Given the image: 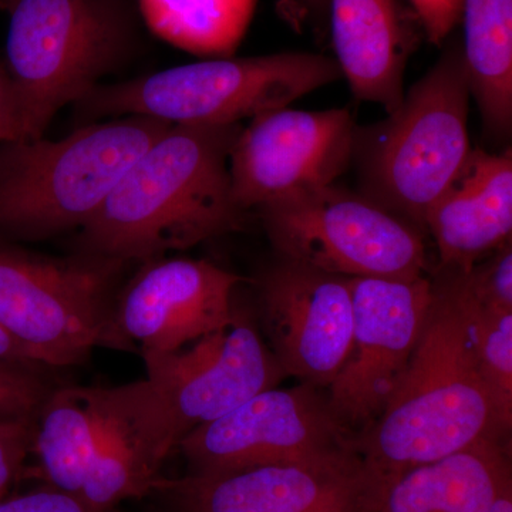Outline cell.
<instances>
[{"label":"cell","mask_w":512,"mask_h":512,"mask_svg":"<svg viewBox=\"0 0 512 512\" xmlns=\"http://www.w3.org/2000/svg\"><path fill=\"white\" fill-rule=\"evenodd\" d=\"M47 394L32 367L0 362V419L35 416Z\"/></svg>","instance_id":"25"},{"label":"cell","mask_w":512,"mask_h":512,"mask_svg":"<svg viewBox=\"0 0 512 512\" xmlns=\"http://www.w3.org/2000/svg\"><path fill=\"white\" fill-rule=\"evenodd\" d=\"M107 387H64L39 409L32 451L47 484L79 495L106 413Z\"/></svg>","instance_id":"20"},{"label":"cell","mask_w":512,"mask_h":512,"mask_svg":"<svg viewBox=\"0 0 512 512\" xmlns=\"http://www.w3.org/2000/svg\"><path fill=\"white\" fill-rule=\"evenodd\" d=\"M141 356L177 447L191 431L286 377L251 320L237 309L227 325L177 352Z\"/></svg>","instance_id":"11"},{"label":"cell","mask_w":512,"mask_h":512,"mask_svg":"<svg viewBox=\"0 0 512 512\" xmlns=\"http://www.w3.org/2000/svg\"><path fill=\"white\" fill-rule=\"evenodd\" d=\"M461 19L471 96L488 136L504 140L512 130V0H464Z\"/></svg>","instance_id":"21"},{"label":"cell","mask_w":512,"mask_h":512,"mask_svg":"<svg viewBox=\"0 0 512 512\" xmlns=\"http://www.w3.org/2000/svg\"><path fill=\"white\" fill-rule=\"evenodd\" d=\"M262 323L286 376L328 389L352 345L348 278L279 258L258 281Z\"/></svg>","instance_id":"14"},{"label":"cell","mask_w":512,"mask_h":512,"mask_svg":"<svg viewBox=\"0 0 512 512\" xmlns=\"http://www.w3.org/2000/svg\"><path fill=\"white\" fill-rule=\"evenodd\" d=\"M239 282L207 261L147 262L117 299V326L141 355L177 352L231 322Z\"/></svg>","instance_id":"15"},{"label":"cell","mask_w":512,"mask_h":512,"mask_svg":"<svg viewBox=\"0 0 512 512\" xmlns=\"http://www.w3.org/2000/svg\"><path fill=\"white\" fill-rule=\"evenodd\" d=\"M302 2L313 10H322L329 5V0H302Z\"/></svg>","instance_id":"32"},{"label":"cell","mask_w":512,"mask_h":512,"mask_svg":"<svg viewBox=\"0 0 512 512\" xmlns=\"http://www.w3.org/2000/svg\"><path fill=\"white\" fill-rule=\"evenodd\" d=\"M490 512H512V488H508L498 497Z\"/></svg>","instance_id":"31"},{"label":"cell","mask_w":512,"mask_h":512,"mask_svg":"<svg viewBox=\"0 0 512 512\" xmlns=\"http://www.w3.org/2000/svg\"><path fill=\"white\" fill-rule=\"evenodd\" d=\"M0 362L29 367L40 365L36 356L3 328H0Z\"/></svg>","instance_id":"30"},{"label":"cell","mask_w":512,"mask_h":512,"mask_svg":"<svg viewBox=\"0 0 512 512\" xmlns=\"http://www.w3.org/2000/svg\"><path fill=\"white\" fill-rule=\"evenodd\" d=\"M333 49L357 100L387 114L404 99V72L414 37L399 0H329Z\"/></svg>","instance_id":"18"},{"label":"cell","mask_w":512,"mask_h":512,"mask_svg":"<svg viewBox=\"0 0 512 512\" xmlns=\"http://www.w3.org/2000/svg\"><path fill=\"white\" fill-rule=\"evenodd\" d=\"M387 485L360 457L325 466L281 464L221 476L160 477L153 493L184 512H376Z\"/></svg>","instance_id":"13"},{"label":"cell","mask_w":512,"mask_h":512,"mask_svg":"<svg viewBox=\"0 0 512 512\" xmlns=\"http://www.w3.org/2000/svg\"><path fill=\"white\" fill-rule=\"evenodd\" d=\"M440 268L467 271L511 241L512 156L473 150L457 180L424 218Z\"/></svg>","instance_id":"17"},{"label":"cell","mask_w":512,"mask_h":512,"mask_svg":"<svg viewBox=\"0 0 512 512\" xmlns=\"http://www.w3.org/2000/svg\"><path fill=\"white\" fill-rule=\"evenodd\" d=\"M258 212L279 258L342 278L426 275L419 229L360 192L323 185L269 202Z\"/></svg>","instance_id":"8"},{"label":"cell","mask_w":512,"mask_h":512,"mask_svg":"<svg viewBox=\"0 0 512 512\" xmlns=\"http://www.w3.org/2000/svg\"><path fill=\"white\" fill-rule=\"evenodd\" d=\"M8 0H0V6H5Z\"/></svg>","instance_id":"33"},{"label":"cell","mask_w":512,"mask_h":512,"mask_svg":"<svg viewBox=\"0 0 512 512\" xmlns=\"http://www.w3.org/2000/svg\"><path fill=\"white\" fill-rule=\"evenodd\" d=\"M342 79L332 57L309 52L221 57L99 84L80 104L89 116H144L168 124L222 126L285 109Z\"/></svg>","instance_id":"5"},{"label":"cell","mask_w":512,"mask_h":512,"mask_svg":"<svg viewBox=\"0 0 512 512\" xmlns=\"http://www.w3.org/2000/svg\"><path fill=\"white\" fill-rule=\"evenodd\" d=\"M123 262L52 258L0 244V328L43 366L80 365L93 349L134 350L111 298Z\"/></svg>","instance_id":"7"},{"label":"cell","mask_w":512,"mask_h":512,"mask_svg":"<svg viewBox=\"0 0 512 512\" xmlns=\"http://www.w3.org/2000/svg\"><path fill=\"white\" fill-rule=\"evenodd\" d=\"M508 488L507 450L501 441L485 439L394 478L376 512H490Z\"/></svg>","instance_id":"19"},{"label":"cell","mask_w":512,"mask_h":512,"mask_svg":"<svg viewBox=\"0 0 512 512\" xmlns=\"http://www.w3.org/2000/svg\"><path fill=\"white\" fill-rule=\"evenodd\" d=\"M464 0H410L424 32L433 45H441L461 19Z\"/></svg>","instance_id":"28"},{"label":"cell","mask_w":512,"mask_h":512,"mask_svg":"<svg viewBox=\"0 0 512 512\" xmlns=\"http://www.w3.org/2000/svg\"><path fill=\"white\" fill-rule=\"evenodd\" d=\"M460 271L467 291L478 305L493 311L512 312L511 241L495 249L485 261Z\"/></svg>","instance_id":"24"},{"label":"cell","mask_w":512,"mask_h":512,"mask_svg":"<svg viewBox=\"0 0 512 512\" xmlns=\"http://www.w3.org/2000/svg\"><path fill=\"white\" fill-rule=\"evenodd\" d=\"M450 271L466 306L478 365L493 402L495 429L504 440L512 424V312L478 305L467 291L460 269Z\"/></svg>","instance_id":"23"},{"label":"cell","mask_w":512,"mask_h":512,"mask_svg":"<svg viewBox=\"0 0 512 512\" xmlns=\"http://www.w3.org/2000/svg\"><path fill=\"white\" fill-rule=\"evenodd\" d=\"M22 121H20L18 97L6 64L0 62V143L20 140Z\"/></svg>","instance_id":"29"},{"label":"cell","mask_w":512,"mask_h":512,"mask_svg":"<svg viewBox=\"0 0 512 512\" xmlns=\"http://www.w3.org/2000/svg\"><path fill=\"white\" fill-rule=\"evenodd\" d=\"M178 447L195 476L281 464L348 463L363 457L357 434L340 423L322 389L301 383L254 397L198 427Z\"/></svg>","instance_id":"9"},{"label":"cell","mask_w":512,"mask_h":512,"mask_svg":"<svg viewBox=\"0 0 512 512\" xmlns=\"http://www.w3.org/2000/svg\"><path fill=\"white\" fill-rule=\"evenodd\" d=\"M348 281L352 345L326 396L340 423L359 437L382 414L409 365L429 313L433 288L426 275Z\"/></svg>","instance_id":"10"},{"label":"cell","mask_w":512,"mask_h":512,"mask_svg":"<svg viewBox=\"0 0 512 512\" xmlns=\"http://www.w3.org/2000/svg\"><path fill=\"white\" fill-rule=\"evenodd\" d=\"M148 29L197 56L232 57L258 0H138Z\"/></svg>","instance_id":"22"},{"label":"cell","mask_w":512,"mask_h":512,"mask_svg":"<svg viewBox=\"0 0 512 512\" xmlns=\"http://www.w3.org/2000/svg\"><path fill=\"white\" fill-rule=\"evenodd\" d=\"M177 447L147 379L107 387L106 413L77 497L96 511H114L153 493L161 466Z\"/></svg>","instance_id":"16"},{"label":"cell","mask_w":512,"mask_h":512,"mask_svg":"<svg viewBox=\"0 0 512 512\" xmlns=\"http://www.w3.org/2000/svg\"><path fill=\"white\" fill-rule=\"evenodd\" d=\"M0 512H103L90 508L77 495L64 493L56 488L33 491L18 497L0 500ZM104 512H117L104 511Z\"/></svg>","instance_id":"27"},{"label":"cell","mask_w":512,"mask_h":512,"mask_svg":"<svg viewBox=\"0 0 512 512\" xmlns=\"http://www.w3.org/2000/svg\"><path fill=\"white\" fill-rule=\"evenodd\" d=\"M241 124H171L84 225L87 255L151 262L244 227L229 177Z\"/></svg>","instance_id":"1"},{"label":"cell","mask_w":512,"mask_h":512,"mask_svg":"<svg viewBox=\"0 0 512 512\" xmlns=\"http://www.w3.org/2000/svg\"><path fill=\"white\" fill-rule=\"evenodd\" d=\"M440 269L409 365L382 414L357 437L367 466L387 484L478 441L503 443L466 306L453 272Z\"/></svg>","instance_id":"2"},{"label":"cell","mask_w":512,"mask_h":512,"mask_svg":"<svg viewBox=\"0 0 512 512\" xmlns=\"http://www.w3.org/2000/svg\"><path fill=\"white\" fill-rule=\"evenodd\" d=\"M470 84L461 46L404 94L399 109L369 127H357L353 157L359 192L414 227L466 167Z\"/></svg>","instance_id":"3"},{"label":"cell","mask_w":512,"mask_h":512,"mask_svg":"<svg viewBox=\"0 0 512 512\" xmlns=\"http://www.w3.org/2000/svg\"><path fill=\"white\" fill-rule=\"evenodd\" d=\"M356 124L349 109L266 111L242 127L229 156L242 211L335 183L352 163Z\"/></svg>","instance_id":"12"},{"label":"cell","mask_w":512,"mask_h":512,"mask_svg":"<svg viewBox=\"0 0 512 512\" xmlns=\"http://www.w3.org/2000/svg\"><path fill=\"white\" fill-rule=\"evenodd\" d=\"M170 126L123 116L77 128L60 140L0 143V237L42 241L83 228Z\"/></svg>","instance_id":"4"},{"label":"cell","mask_w":512,"mask_h":512,"mask_svg":"<svg viewBox=\"0 0 512 512\" xmlns=\"http://www.w3.org/2000/svg\"><path fill=\"white\" fill-rule=\"evenodd\" d=\"M6 69L22 138L45 136L67 104L80 103L128 52L131 30L116 0H8Z\"/></svg>","instance_id":"6"},{"label":"cell","mask_w":512,"mask_h":512,"mask_svg":"<svg viewBox=\"0 0 512 512\" xmlns=\"http://www.w3.org/2000/svg\"><path fill=\"white\" fill-rule=\"evenodd\" d=\"M35 416L0 419V500L15 483L32 451Z\"/></svg>","instance_id":"26"}]
</instances>
